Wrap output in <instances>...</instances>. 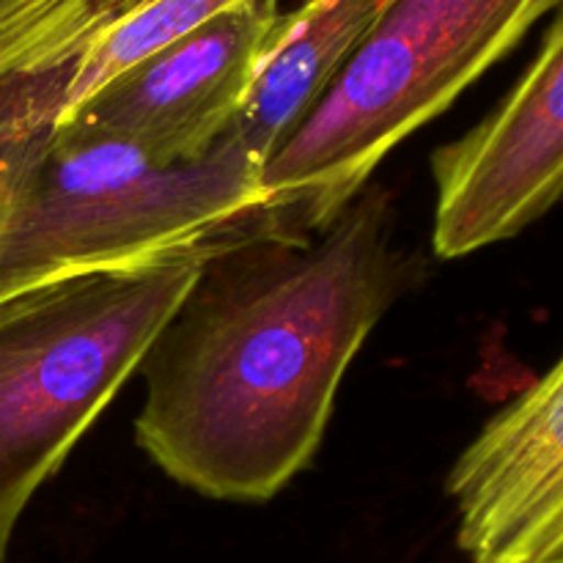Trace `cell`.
Instances as JSON below:
<instances>
[{"label":"cell","instance_id":"obj_10","mask_svg":"<svg viewBox=\"0 0 563 563\" xmlns=\"http://www.w3.org/2000/svg\"><path fill=\"white\" fill-rule=\"evenodd\" d=\"M102 0H0V77L80 64Z\"/></svg>","mask_w":563,"mask_h":563},{"label":"cell","instance_id":"obj_5","mask_svg":"<svg viewBox=\"0 0 563 563\" xmlns=\"http://www.w3.org/2000/svg\"><path fill=\"white\" fill-rule=\"evenodd\" d=\"M289 22L291 9L280 0L225 11L88 93L58 126L113 137L157 165L207 157L231 130Z\"/></svg>","mask_w":563,"mask_h":563},{"label":"cell","instance_id":"obj_1","mask_svg":"<svg viewBox=\"0 0 563 563\" xmlns=\"http://www.w3.org/2000/svg\"><path fill=\"white\" fill-rule=\"evenodd\" d=\"M412 269L394 196L372 181L322 229L214 253L137 368V445L207 498H275L317 456L346 368Z\"/></svg>","mask_w":563,"mask_h":563},{"label":"cell","instance_id":"obj_6","mask_svg":"<svg viewBox=\"0 0 563 563\" xmlns=\"http://www.w3.org/2000/svg\"><path fill=\"white\" fill-rule=\"evenodd\" d=\"M434 253L511 240L563 198V3L537 58L473 130L432 154Z\"/></svg>","mask_w":563,"mask_h":563},{"label":"cell","instance_id":"obj_2","mask_svg":"<svg viewBox=\"0 0 563 563\" xmlns=\"http://www.w3.org/2000/svg\"><path fill=\"white\" fill-rule=\"evenodd\" d=\"M264 163L225 132L201 159L157 165L137 148L55 124L11 181L0 218V300L77 275L214 256L289 234Z\"/></svg>","mask_w":563,"mask_h":563},{"label":"cell","instance_id":"obj_7","mask_svg":"<svg viewBox=\"0 0 563 563\" xmlns=\"http://www.w3.org/2000/svg\"><path fill=\"white\" fill-rule=\"evenodd\" d=\"M445 489L473 563H563V355L489 418Z\"/></svg>","mask_w":563,"mask_h":563},{"label":"cell","instance_id":"obj_11","mask_svg":"<svg viewBox=\"0 0 563 563\" xmlns=\"http://www.w3.org/2000/svg\"><path fill=\"white\" fill-rule=\"evenodd\" d=\"M75 66L11 71L0 77V218L11 181L66 110Z\"/></svg>","mask_w":563,"mask_h":563},{"label":"cell","instance_id":"obj_3","mask_svg":"<svg viewBox=\"0 0 563 563\" xmlns=\"http://www.w3.org/2000/svg\"><path fill=\"white\" fill-rule=\"evenodd\" d=\"M563 0H394L317 108L264 165L289 234L335 218L374 168L511 53Z\"/></svg>","mask_w":563,"mask_h":563},{"label":"cell","instance_id":"obj_8","mask_svg":"<svg viewBox=\"0 0 563 563\" xmlns=\"http://www.w3.org/2000/svg\"><path fill=\"white\" fill-rule=\"evenodd\" d=\"M390 3L394 0H300L231 124L236 143L267 165L317 108Z\"/></svg>","mask_w":563,"mask_h":563},{"label":"cell","instance_id":"obj_9","mask_svg":"<svg viewBox=\"0 0 563 563\" xmlns=\"http://www.w3.org/2000/svg\"><path fill=\"white\" fill-rule=\"evenodd\" d=\"M245 3L253 0H102L64 113L154 49Z\"/></svg>","mask_w":563,"mask_h":563},{"label":"cell","instance_id":"obj_4","mask_svg":"<svg viewBox=\"0 0 563 563\" xmlns=\"http://www.w3.org/2000/svg\"><path fill=\"white\" fill-rule=\"evenodd\" d=\"M203 262L77 275L0 300V563L25 506L141 368Z\"/></svg>","mask_w":563,"mask_h":563}]
</instances>
